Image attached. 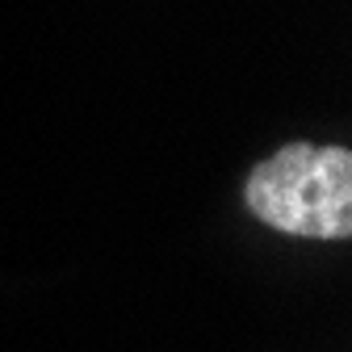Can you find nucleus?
Listing matches in <instances>:
<instances>
[{"mask_svg": "<svg viewBox=\"0 0 352 352\" xmlns=\"http://www.w3.org/2000/svg\"><path fill=\"white\" fill-rule=\"evenodd\" d=\"M243 201L264 227L302 239L352 235V151L285 143L252 168Z\"/></svg>", "mask_w": 352, "mask_h": 352, "instance_id": "1", "label": "nucleus"}]
</instances>
